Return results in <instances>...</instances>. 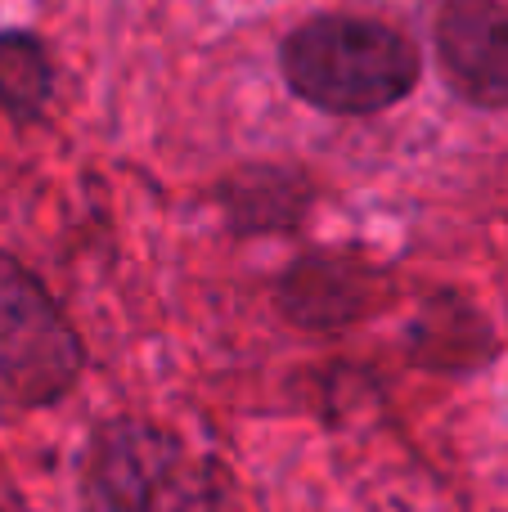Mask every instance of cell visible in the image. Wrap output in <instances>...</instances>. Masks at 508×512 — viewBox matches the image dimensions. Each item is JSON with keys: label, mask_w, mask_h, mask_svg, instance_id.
I'll use <instances>...</instances> for the list:
<instances>
[{"label": "cell", "mask_w": 508, "mask_h": 512, "mask_svg": "<svg viewBox=\"0 0 508 512\" xmlns=\"http://www.w3.org/2000/svg\"><path fill=\"white\" fill-rule=\"evenodd\" d=\"M279 63L297 99L342 117L383 113L419 81V50L410 36L360 14H320L302 23L288 32Z\"/></svg>", "instance_id": "1"}, {"label": "cell", "mask_w": 508, "mask_h": 512, "mask_svg": "<svg viewBox=\"0 0 508 512\" xmlns=\"http://www.w3.org/2000/svg\"><path fill=\"white\" fill-rule=\"evenodd\" d=\"M81 499L86 512H221V481L171 432L117 418L81 454Z\"/></svg>", "instance_id": "2"}, {"label": "cell", "mask_w": 508, "mask_h": 512, "mask_svg": "<svg viewBox=\"0 0 508 512\" xmlns=\"http://www.w3.org/2000/svg\"><path fill=\"white\" fill-rule=\"evenodd\" d=\"M81 337L27 265L0 252V405H54L81 378Z\"/></svg>", "instance_id": "3"}, {"label": "cell", "mask_w": 508, "mask_h": 512, "mask_svg": "<svg viewBox=\"0 0 508 512\" xmlns=\"http://www.w3.org/2000/svg\"><path fill=\"white\" fill-rule=\"evenodd\" d=\"M437 54L450 86L473 108H508V9L500 0H446Z\"/></svg>", "instance_id": "4"}, {"label": "cell", "mask_w": 508, "mask_h": 512, "mask_svg": "<svg viewBox=\"0 0 508 512\" xmlns=\"http://www.w3.org/2000/svg\"><path fill=\"white\" fill-rule=\"evenodd\" d=\"M378 274L356 256L311 252L288 265L279 283V310L302 328H342L374 306Z\"/></svg>", "instance_id": "5"}, {"label": "cell", "mask_w": 508, "mask_h": 512, "mask_svg": "<svg viewBox=\"0 0 508 512\" xmlns=\"http://www.w3.org/2000/svg\"><path fill=\"white\" fill-rule=\"evenodd\" d=\"M495 351L491 324L477 315L455 292H441L419 310L410 324V355L423 369H446V373H468L482 369V360Z\"/></svg>", "instance_id": "6"}, {"label": "cell", "mask_w": 508, "mask_h": 512, "mask_svg": "<svg viewBox=\"0 0 508 512\" xmlns=\"http://www.w3.org/2000/svg\"><path fill=\"white\" fill-rule=\"evenodd\" d=\"M221 203L234 230L243 234H275L293 230L311 203V185L302 171L288 167H248L221 185Z\"/></svg>", "instance_id": "7"}, {"label": "cell", "mask_w": 508, "mask_h": 512, "mask_svg": "<svg viewBox=\"0 0 508 512\" xmlns=\"http://www.w3.org/2000/svg\"><path fill=\"white\" fill-rule=\"evenodd\" d=\"M54 68L45 45L32 32H5L0 36V104L18 117H36L50 104Z\"/></svg>", "instance_id": "8"}]
</instances>
